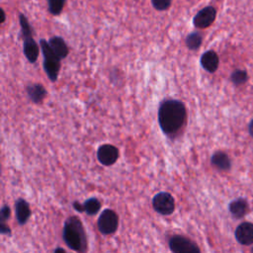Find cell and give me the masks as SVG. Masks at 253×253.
<instances>
[{
  "mask_svg": "<svg viewBox=\"0 0 253 253\" xmlns=\"http://www.w3.org/2000/svg\"><path fill=\"white\" fill-rule=\"evenodd\" d=\"M62 239L68 248L84 253L88 249L87 235L81 219L75 215L67 217L63 224Z\"/></svg>",
  "mask_w": 253,
  "mask_h": 253,
  "instance_id": "7a4b0ae2",
  "label": "cell"
},
{
  "mask_svg": "<svg viewBox=\"0 0 253 253\" xmlns=\"http://www.w3.org/2000/svg\"><path fill=\"white\" fill-rule=\"evenodd\" d=\"M65 0H47L48 10L52 15H58L63 9Z\"/></svg>",
  "mask_w": 253,
  "mask_h": 253,
  "instance_id": "44dd1931",
  "label": "cell"
},
{
  "mask_svg": "<svg viewBox=\"0 0 253 253\" xmlns=\"http://www.w3.org/2000/svg\"><path fill=\"white\" fill-rule=\"evenodd\" d=\"M201 65L202 67L207 70L208 72L213 73L218 68L219 58L215 51L213 50H208L203 53L201 56Z\"/></svg>",
  "mask_w": 253,
  "mask_h": 253,
  "instance_id": "4fadbf2b",
  "label": "cell"
},
{
  "mask_svg": "<svg viewBox=\"0 0 253 253\" xmlns=\"http://www.w3.org/2000/svg\"><path fill=\"white\" fill-rule=\"evenodd\" d=\"M211 164L221 171H227L231 167V161L228 155L223 151H215L211 158Z\"/></svg>",
  "mask_w": 253,
  "mask_h": 253,
  "instance_id": "9a60e30c",
  "label": "cell"
},
{
  "mask_svg": "<svg viewBox=\"0 0 253 253\" xmlns=\"http://www.w3.org/2000/svg\"><path fill=\"white\" fill-rule=\"evenodd\" d=\"M235 238L242 245L253 244V223H240L235 229Z\"/></svg>",
  "mask_w": 253,
  "mask_h": 253,
  "instance_id": "30bf717a",
  "label": "cell"
},
{
  "mask_svg": "<svg viewBox=\"0 0 253 253\" xmlns=\"http://www.w3.org/2000/svg\"><path fill=\"white\" fill-rule=\"evenodd\" d=\"M40 46L43 55V69L47 77L51 82H54L58 78L60 70V58L51 49L48 42L42 39L40 41Z\"/></svg>",
  "mask_w": 253,
  "mask_h": 253,
  "instance_id": "3957f363",
  "label": "cell"
},
{
  "mask_svg": "<svg viewBox=\"0 0 253 253\" xmlns=\"http://www.w3.org/2000/svg\"><path fill=\"white\" fill-rule=\"evenodd\" d=\"M23 51L29 62L35 63L39 57V45L36 42V41L33 39V37L24 39L23 43Z\"/></svg>",
  "mask_w": 253,
  "mask_h": 253,
  "instance_id": "5bb4252c",
  "label": "cell"
},
{
  "mask_svg": "<svg viewBox=\"0 0 253 253\" xmlns=\"http://www.w3.org/2000/svg\"><path fill=\"white\" fill-rule=\"evenodd\" d=\"M0 232L1 234H7L10 235L11 234V228L8 226V224H6V222H2L0 224Z\"/></svg>",
  "mask_w": 253,
  "mask_h": 253,
  "instance_id": "cb8c5ba5",
  "label": "cell"
},
{
  "mask_svg": "<svg viewBox=\"0 0 253 253\" xmlns=\"http://www.w3.org/2000/svg\"><path fill=\"white\" fill-rule=\"evenodd\" d=\"M10 216H11V209L7 205L2 206L0 211V221L6 222V220H8Z\"/></svg>",
  "mask_w": 253,
  "mask_h": 253,
  "instance_id": "603a6c76",
  "label": "cell"
},
{
  "mask_svg": "<svg viewBox=\"0 0 253 253\" xmlns=\"http://www.w3.org/2000/svg\"><path fill=\"white\" fill-rule=\"evenodd\" d=\"M119 149L112 144H102L97 149V158L99 162L104 166H111L119 159Z\"/></svg>",
  "mask_w": 253,
  "mask_h": 253,
  "instance_id": "52a82bcc",
  "label": "cell"
},
{
  "mask_svg": "<svg viewBox=\"0 0 253 253\" xmlns=\"http://www.w3.org/2000/svg\"><path fill=\"white\" fill-rule=\"evenodd\" d=\"M31 209L29 203L23 198H19L15 202V214L16 219L20 225L27 223L28 219L31 216Z\"/></svg>",
  "mask_w": 253,
  "mask_h": 253,
  "instance_id": "8fae6325",
  "label": "cell"
},
{
  "mask_svg": "<svg viewBox=\"0 0 253 253\" xmlns=\"http://www.w3.org/2000/svg\"><path fill=\"white\" fill-rule=\"evenodd\" d=\"M53 251H54V252H57V251H62V252H65V249H63V248H61V247H57V248H55Z\"/></svg>",
  "mask_w": 253,
  "mask_h": 253,
  "instance_id": "484cf974",
  "label": "cell"
},
{
  "mask_svg": "<svg viewBox=\"0 0 253 253\" xmlns=\"http://www.w3.org/2000/svg\"><path fill=\"white\" fill-rule=\"evenodd\" d=\"M202 42H203V37L198 32L189 34L185 40L187 47L191 50H197L201 46Z\"/></svg>",
  "mask_w": 253,
  "mask_h": 253,
  "instance_id": "ac0fdd59",
  "label": "cell"
},
{
  "mask_svg": "<svg viewBox=\"0 0 253 253\" xmlns=\"http://www.w3.org/2000/svg\"><path fill=\"white\" fill-rule=\"evenodd\" d=\"M252 252H253V248H252Z\"/></svg>",
  "mask_w": 253,
  "mask_h": 253,
  "instance_id": "83f0119b",
  "label": "cell"
},
{
  "mask_svg": "<svg viewBox=\"0 0 253 253\" xmlns=\"http://www.w3.org/2000/svg\"><path fill=\"white\" fill-rule=\"evenodd\" d=\"M48 43L51 47V49L54 51V53L60 58L63 59L68 55V46L65 43L64 40L60 37H52L49 39Z\"/></svg>",
  "mask_w": 253,
  "mask_h": 253,
  "instance_id": "e0dca14e",
  "label": "cell"
},
{
  "mask_svg": "<svg viewBox=\"0 0 253 253\" xmlns=\"http://www.w3.org/2000/svg\"><path fill=\"white\" fill-rule=\"evenodd\" d=\"M28 97L35 104H41L47 95V91L42 84L32 83L26 88Z\"/></svg>",
  "mask_w": 253,
  "mask_h": 253,
  "instance_id": "7c38bea8",
  "label": "cell"
},
{
  "mask_svg": "<svg viewBox=\"0 0 253 253\" xmlns=\"http://www.w3.org/2000/svg\"><path fill=\"white\" fill-rule=\"evenodd\" d=\"M5 21V13H4V11L2 10V23Z\"/></svg>",
  "mask_w": 253,
  "mask_h": 253,
  "instance_id": "4316f807",
  "label": "cell"
},
{
  "mask_svg": "<svg viewBox=\"0 0 253 253\" xmlns=\"http://www.w3.org/2000/svg\"><path fill=\"white\" fill-rule=\"evenodd\" d=\"M215 15H216V11L213 7L211 6L206 7L201 11H199L194 17V20H193L194 26L199 29H206L213 23L215 19Z\"/></svg>",
  "mask_w": 253,
  "mask_h": 253,
  "instance_id": "ba28073f",
  "label": "cell"
},
{
  "mask_svg": "<svg viewBox=\"0 0 253 253\" xmlns=\"http://www.w3.org/2000/svg\"><path fill=\"white\" fill-rule=\"evenodd\" d=\"M97 226L99 231L104 235L116 232L119 226V216L116 211L111 209L104 210L97 220Z\"/></svg>",
  "mask_w": 253,
  "mask_h": 253,
  "instance_id": "5b68a950",
  "label": "cell"
},
{
  "mask_svg": "<svg viewBox=\"0 0 253 253\" xmlns=\"http://www.w3.org/2000/svg\"><path fill=\"white\" fill-rule=\"evenodd\" d=\"M228 210L231 213V215L235 218H241L245 215L248 210V203L243 198H238L234 201H232L229 206Z\"/></svg>",
  "mask_w": 253,
  "mask_h": 253,
  "instance_id": "2e32d148",
  "label": "cell"
},
{
  "mask_svg": "<svg viewBox=\"0 0 253 253\" xmlns=\"http://www.w3.org/2000/svg\"><path fill=\"white\" fill-rule=\"evenodd\" d=\"M248 130H249V133L250 135L253 137V120L249 123V126H248Z\"/></svg>",
  "mask_w": 253,
  "mask_h": 253,
  "instance_id": "d4e9b609",
  "label": "cell"
},
{
  "mask_svg": "<svg viewBox=\"0 0 253 253\" xmlns=\"http://www.w3.org/2000/svg\"><path fill=\"white\" fill-rule=\"evenodd\" d=\"M101 202L96 197L87 199L83 204L75 201L72 204L73 209L78 212H86L88 215L96 214L101 209Z\"/></svg>",
  "mask_w": 253,
  "mask_h": 253,
  "instance_id": "9c48e42d",
  "label": "cell"
},
{
  "mask_svg": "<svg viewBox=\"0 0 253 253\" xmlns=\"http://www.w3.org/2000/svg\"><path fill=\"white\" fill-rule=\"evenodd\" d=\"M169 249L174 253H200L201 249L199 246L192 241L190 238L175 234L168 240Z\"/></svg>",
  "mask_w": 253,
  "mask_h": 253,
  "instance_id": "277c9868",
  "label": "cell"
},
{
  "mask_svg": "<svg viewBox=\"0 0 253 253\" xmlns=\"http://www.w3.org/2000/svg\"><path fill=\"white\" fill-rule=\"evenodd\" d=\"M158 125L162 132L170 137H176L184 128L187 121L185 104L176 99L163 100L157 111Z\"/></svg>",
  "mask_w": 253,
  "mask_h": 253,
  "instance_id": "6da1fadb",
  "label": "cell"
},
{
  "mask_svg": "<svg viewBox=\"0 0 253 253\" xmlns=\"http://www.w3.org/2000/svg\"><path fill=\"white\" fill-rule=\"evenodd\" d=\"M151 2L153 7L159 11H164L168 9L171 4V0H151Z\"/></svg>",
  "mask_w": 253,
  "mask_h": 253,
  "instance_id": "7402d4cb",
  "label": "cell"
},
{
  "mask_svg": "<svg viewBox=\"0 0 253 253\" xmlns=\"http://www.w3.org/2000/svg\"><path fill=\"white\" fill-rule=\"evenodd\" d=\"M20 25H21V30H22V35L23 38H30L33 37V29L31 27V25L29 24L27 18L25 15L21 14L20 15Z\"/></svg>",
  "mask_w": 253,
  "mask_h": 253,
  "instance_id": "ffe728a7",
  "label": "cell"
},
{
  "mask_svg": "<svg viewBox=\"0 0 253 253\" xmlns=\"http://www.w3.org/2000/svg\"><path fill=\"white\" fill-rule=\"evenodd\" d=\"M153 210L162 214L170 215L175 211V200L174 197L168 192H159L152 198Z\"/></svg>",
  "mask_w": 253,
  "mask_h": 253,
  "instance_id": "8992f818",
  "label": "cell"
},
{
  "mask_svg": "<svg viewBox=\"0 0 253 253\" xmlns=\"http://www.w3.org/2000/svg\"><path fill=\"white\" fill-rule=\"evenodd\" d=\"M230 80L236 86L242 85V84H244L248 80V74H247V72L245 70L236 69V70H234L231 73Z\"/></svg>",
  "mask_w": 253,
  "mask_h": 253,
  "instance_id": "d6986e66",
  "label": "cell"
}]
</instances>
